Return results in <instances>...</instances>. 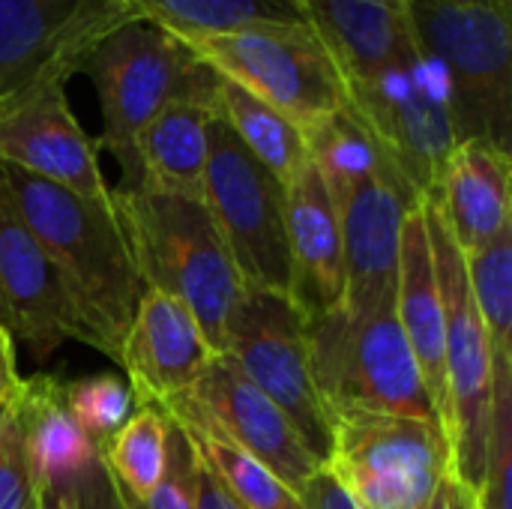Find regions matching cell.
<instances>
[{"label":"cell","instance_id":"cb8c5ba5","mask_svg":"<svg viewBox=\"0 0 512 509\" xmlns=\"http://www.w3.org/2000/svg\"><path fill=\"white\" fill-rule=\"evenodd\" d=\"M216 111L231 126L237 141L267 171H273L282 186L309 162L303 132L276 108H270L267 102L222 75L216 84Z\"/></svg>","mask_w":512,"mask_h":509},{"label":"cell","instance_id":"44dd1931","mask_svg":"<svg viewBox=\"0 0 512 509\" xmlns=\"http://www.w3.org/2000/svg\"><path fill=\"white\" fill-rule=\"evenodd\" d=\"M330 51L342 84L363 78L417 45L405 0H300Z\"/></svg>","mask_w":512,"mask_h":509},{"label":"cell","instance_id":"836d02e7","mask_svg":"<svg viewBox=\"0 0 512 509\" xmlns=\"http://www.w3.org/2000/svg\"><path fill=\"white\" fill-rule=\"evenodd\" d=\"M42 509H126L117 480L111 477L102 456H96L78 477L69 483L39 489Z\"/></svg>","mask_w":512,"mask_h":509},{"label":"cell","instance_id":"d4e9b609","mask_svg":"<svg viewBox=\"0 0 512 509\" xmlns=\"http://www.w3.org/2000/svg\"><path fill=\"white\" fill-rule=\"evenodd\" d=\"M129 6L180 39L222 36L252 24H309L300 0H129Z\"/></svg>","mask_w":512,"mask_h":509},{"label":"cell","instance_id":"4316f807","mask_svg":"<svg viewBox=\"0 0 512 509\" xmlns=\"http://www.w3.org/2000/svg\"><path fill=\"white\" fill-rule=\"evenodd\" d=\"M165 432V414L153 405H138L99 453L123 498L144 501L156 489L165 468Z\"/></svg>","mask_w":512,"mask_h":509},{"label":"cell","instance_id":"d6986e66","mask_svg":"<svg viewBox=\"0 0 512 509\" xmlns=\"http://www.w3.org/2000/svg\"><path fill=\"white\" fill-rule=\"evenodd\" d=\"M510 150L489 141H462L447 156L435 195L450 237L462 255L510 228Z\"/></svg>","mask_w":512,"mask_h":509},{"label":"cell","instance_id":"4dcf8cb0","mask_svg":"<svg viewBox=\"0 0 512 509\" xmlns=\"http://www.w3.org/2000/svg\"><path fill=\"white\" fill-rule=\"evenodd\" d=\"M512 480V360L492 363V438L477 509H510Z\"/></svg>","mask_w":512,"mask_h":509},{"label":"cell","instance_id":"8992f818","mask_svg":"<svg viewBox=\"0 0 512 509\" xmlns=\"http://www.w3.org/2000/svg\"><path fill=\"white\" fill-rule=\"evenodd\" d=\"M435 279L444 306V372H447V438L453 474L480 492L492 438V348L471 297L465 255L447 231L435 189L420 195Z\"/></svg>","mask_w":512,"mask_h":509},{"label":"cell","instance_id":"30bf717a","mask_svg":"<svg viewBox=\"0 0 512 509\" xmlns=\"http://www.w3.org/2000/svg\"><path fill=\"white\" fill-rule=\"evenodd\" d=\"M204 204L234 258L243 288L291 297L285 186L219 117L207 129Z\"/></svg>","mask_w":512,"mask_h":509},{"label":"cell","instance_id":"ffe728a7","mask_svg":"<svg viewBox=\"0 0 512 509\" xmlns=\"http://www.w3.org/2000/svg\"><path fill=\"white\" fill-rule=\"evenodd\" d=\"M396 318L423 372L432 405L447 423V372H444V306L432 264V246L426 231L423 204L411 207L402 225L399 282H396ZM447 432V429H444Z\"/></svg>","mask_w":512,"mask_h":509},{"label":"cell","instance_id":"ac0fdd59","mask_svg":"<svg viewBox=\"0 0 512 509\" xmlns=\"http://www.w3.org/2000/svg\"><path fill=\"white\" fill-rule=\"evenodd\" d=\"M285 231L291 255V300L306 318L330 315L345 300V258L339 210L306 162L285 183Z\"/></svg>","mask_w":512,"mask_h":509},{"label":"cell","instance_id":"9c48e42d","mask_svg":"<svg viewBox=\"0 0 512 509\" xmlns=\"http://www.w3.org/2000/svg\"><path fill=\"white\" fill-rule=\"evenodd\" d=\"M222 357L288 417L312 459L327 468L333 420L312 378L306 315L297 303L282 294L243 288L225 327Z\"/></svg>","mask_w":512,"mask_h":509},{"label":"cell","instance_id":"5b68a950","mask_svg":"<svg viewBox=\"0 0 512 509\" xmlns=\"http://www.w3.org/2000/svg\"><path fill=\"white\" fill-rule=\"evenodd\" d=\"M417 45L441 66L456 144L510 150L512 9L489 3L405 0Z\"/></svg>","mask_w":512,"mask_h":509},{"label":"cell","instance_id":"5bb4252c","mask_svg":"<svg viewBox=\"0 0 512 509\" xmlns=\"http://www.w3.org/2000/svg\"><path fill=\"white\" fill-rule=\"evenodd\" d=\"M66 81L48 75L0 96V165L21 168L81 195H108L96 144L69 108Z\"/></svg>","mask_w":512,"mask_h":509},{"label":"cell","instance_id":"f35d334b","mask_svg":"<svg viewBox=\"0 0 512 509\" xmlns=\"http://www.w3.org/2000/svg\"><path fill=\"white\" fill-rule=\"evenodd\" d=\"M453 3H489V6H510L512 9V0H453Z\"/></svg>","mask_w":512,"mask_h":509},{"label":"cell","instance_id":"f1b7e54d","mask_svg":"<svg viewBox=\"0 0 512 509\" xmlns=\"http://www.w3.org/2000/svg\"><path fill=\"white\" fill-rule=\"evenodd\" d=\"M180 429L189 435L192 450L198 462L204 465V471L243 509H282L291 498H297L255 456L234 447L231 441L204 429H189V426H180Z\"/></svg>","mask_w":512,"mask_h":509},{"label":"cell","instance_id":"d6a6232c","mask_svg":"<svg viewBox=\"0 0 512 509\" xmlns=\"http://www.w3.org/2000/svg\"><path fill=\"white\" fill-rule=\"evenodd\" d=\"M12 399L0 408V509H42V495L27 465Z\"/></svg>","mask_w":512,"mask_h":509},{"label":"cell","instance_id":"e0dca14e","mask_svg":"<svg viewBox=\"0 0 512 509\" xmlns=\"http://www.w3.org/2000/svg\"><path fill=\"white\" fill-rule=\"evenodd\" d=\"M216 351L195 315L171 294L144 288L120 345V363L138 405H162L189 390L213 363Z\"/></svg>","mask_w":512,"mask_h":509},{"label":"cell","instance_id":"ba28073f","mask_svg":"<svg viewBox=\"0 0 512 509\" xmlns=\"http://www.w3.org/2000/svg\"><path fill=\"white\" fill-rule=\"evenodd\" d=\"M345 105L420 195L435 189L456 147V132L447 78L420 45L363 78L345 81Z\"/></svg>","mask_w":512,"mask_h":509},{"label":"cell","instance_id":"3957f363","mask_svg":"<svg viewBox=\"0 0 512 509\" xmlns=\"http://www.w3.org/2000/svg\"><path fill=\"white\" fill-rule=\"evenodd\" d=\"M78 72L96 87L102 147L117 159L123 189L138 183L135 144L141 129L171 99L216 93L219 84V75L180 36L144 18L126 21L99 39Z\"/></svg>","mask_w":512,"mask_h":509},{"label":"cell","instance_id":"74e56055","mask_svg":"<svg viewBox=\"0 0 512 509\" xmlns=\"http://www.w3.org/2000/svg\"><path fill=\"white\" fill-rule=\"evenodd\" d=\"M198 459V456H195ZM198 509H243L198 462Z\"/></svg>","mask_w":512,"mask_h":509},{"label":"cell","instance_id":"9a60e30c","mask_svg":"<svg viewBox=\"0 0 512 509\" xmlns=\"http://www.w3.org/2000/svg\"><path fill=\"white\" fill-rule=\"evenodd\" d=\"M417 204L420 192L393 165L354 183L336 201L345 258V315L357 318L396 306L402 225Z\"/></svg>","mask_w":512,"mask_h":509},{"label":"cell","instance_id":"52a82bcc","mask_svg":"<svg viewBox=\"0 0 512 509\" xmlns=\"http://www.w3.org/2000/svg\"><path fill=\"white\" fill-rule=\"evenodd\" d=\"M183 42L216 75L276 108L303 135L345 108L342 75L309 24H252Z\"/></svg>","mask_w":512,"mask_h":509},{"label":"cell","instance_id":"484cf974","mask_svg":"<svg viewBox=\"0 0 512 509\" xmlns=\"http://www.w3.org/2000/svg\"><path fill=\"white\" fill-rule=\"evenodd\" d=\"M303 138H306L309 162L321 174L333 204L354 183L393 165L390 156L381 150V144L372 138V132L348 111V105Z\"/></svg>","mask_w":512,"mask_h":509},{"label":"cell","instance_id":"277c9868","mask_svg":"<svg viewBox=\"0 0 512 509\" xmlns=\"http://www.w3.org/2000/svg\"><path fill=\"white\" fill-rule=\"evenodd\" d=\"M306 342L312 378L333 423L354 414L441 423L396 306L357 318L345 309L306 318Z\"/></svg>","mask_w":512,"mask_h":509},{"label":"cell","instance_id":"2e32d148","mask_svg":"<svg viewBox=\"0 0 512 509\" xmlns=\"http://www.w3.org/2000/svg\"><path fill=\"white\" fill-rule=\"evenodd\" d=\"M0 327L30 360L45 363L63 342H84L72 303L39 240L21 219L0 174Z\"/></svg>","mask_w":512,"mask_h":509},{"label":"cell","instance_id":"6da1fadb","mask_svg":"<svg viewBox=\"0 0 512 509\" xmlns=\"http://www.w3.org/2000/svg\"><path fill=\"white\" fill-rule=\"evenodd\" d=\"M0 174L72 303L84 345L120 363L144 282L111 192L81 195L12 165H0Z\"/></svg>","mask_w":512,"mask_h":509},{"label":"cell","instance_id":"4fadbf2b","mask_svg":"<svg viewBox=\"0 0 512 509\" xmlns=\"http://www.w3.org/2000/svg\"><path fill=\"white\" fill-rule=\"evenodd\" d=\"M135 18L129 0H0V96L78 75L93 45Z\"/></svg>","mask_w":512,"mask_h":509},{"label":"cell","instance_id":"ab89813d","mask_svg":"<svg viewBox=\"0 0 512 509\" xmlns=\"http://www.w3.org/2000/svg\"><path fill=\"white\" fill-rule=\"evenodd\" d=\"M282 509H306V507L300 504V498H291V501H288V504H285Z\"/></svg>","mask_w":512,"mask_h":509},{"label":"cell","instance_id":"1f68e13d","mask_svg":"<svg viewBox=\"0 0 512 509\" xmlns=\"http://www.w3.org/2000/svg\"><path fill=\"white\" fill-rule=\"evenodd\" d=\"M123 501H126V509H198V459H195L189 435L174 420H168L165 468H162L156 489L144 501H129V498Z\"/></svg>","mask_w":512,"mask_h":509},{"label":"cell","instance_id":"d590c367","mask_svg":"<svg viewBox=\"0 0 512 509\" xmlns=\"http://www.w3.org/2000/svg\"><path fill=\"white\" fill-rule=\"evenodd\" d=\"M423 509H477V492L468 489L453 471L438 483L435 495Z\"/></svg>","mask_w":512,"mask_h":509},{"label":"cell","instance_id":"7402d4cb","mask_svg":"<svg viewBox=\"0 0 512 509\" xmlns=\"http://www.w3.org/2000/svg\"><path fill=\"white\" fill-rule=\"evenodd\" d=\"M213 114H216V93L171 99L138 135L135 186L204 201L207 129Z\"/></svg>","mask_w":512,"mask_h":509},{"label":"cell","instance_id":"83f0119b","mask_svg":"<svg viewBox=\"0 0 512 509\" xmlns=\"http://www.w3.org/2000/svg\"><path fill=\"white\" fill-rule=\"evenodd\" d=\"M468 285L489 336L492 363L512 360V225L465 255Z\"/></svg>","mask_w":512,"mask_h":509},{"label":"cell","instance_id":"7c38bea8","mask_svg":"<svg viewBox=\"0 0 512 509\" xmlns=\"http://www.w3.org/2000/svg\"><path fill=\"white\" fill-rule=\"evenodd\" d=\"M153 408L180 426L213 432L246 450L294 495L321 468L303 447L288 417L222 354L189 390Z\"/></svg>","mask_w":512,"mask_h":509},{"label":"cell","instance_id":"e575fe53","mask_svg":"<svg viewBox=\"0 0 512 509\" xmlns=\"http://www.w3.org/2000/svg\"><path fill=\"white\" fill-rule=\"evenodd\" d=\"M300 504L306 509H360L351 492L333 477L330 468H318L297 492Z\"/></svg>","mask_w":512,"mask_h":509},{"label":"cell","instance_id":"7a4b0ae2","mask_svg":"<svg viewBox=\"0 0 512 509\" xmlns=\"http://www.w3.org/2000/svg\"><path fill=\"white\" fill-rule=\"evenodd\" d=\"M111 204L126 231L144 288L177 297L198 321L216 354L243 294L234 258L201 198L150 189H111Z\"/></svg>","mask_w":512,"mask_h":509},{"label":"cell","instance_id":"f546056e","mask_svg":"<svg viewBox=\"0 0 512 509\" xmlns=\"http://www.w3.org/2000/svg\"><path fill=\"white\" fill-rule=\"evenodd\" d=\"M66 408L84 438L102 453L108 441L117 435V429L129 420L132 414V390L123 378L117 375H87L72 384H66Z\"/></svg>","mask_w":512,"mask_h":509},{"label":"cell","instance_id":"8d00e7d4","mask_svg":"<svg viewBox=\"0 0 512 509\" xmlns=\"http://www.w3.org/2000/svg\"><path fill=\"white\" fill-rule=\"evenodd\" d=\"M18 387H21V378L15 369V342L0 327V408L18 393Z\"/></svg>","mask_w":512,"mask_h":509},{"label":"cell","instance_id":"603a6c76","mask_svg":"<svg viewBox=\"0 0 512 509\" xmlns=\"http://www.w3.org/2000/svg\"><path fill=\"white\" fill-rule=\"evenodd\" d=\"M63 390L66 381L57 375H33L21 378V387L12 399L21 423L27 465L39 489L69 483L99 456V450L72 420Z\"/></svg>","mask_w":512,"mask_h":509},{"label":"cell","instance_id":"8fae6325","mask_svg":"<svg viewBox=\"0 0 512 509\" xmlns=\"http://www.w3.org/2000/svg\"><path fill=\"white\" fill-rule=\"evenodd\" d=\"M327 468L360 509H423L453 471V450L441 423L354 414L333 423Z\"/></svg>","mask_w":512,"mask_h":509}]
</instances>
